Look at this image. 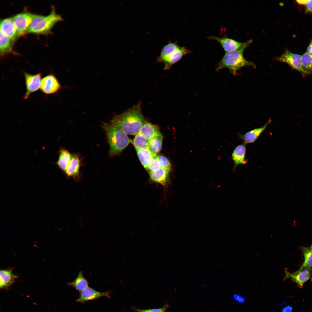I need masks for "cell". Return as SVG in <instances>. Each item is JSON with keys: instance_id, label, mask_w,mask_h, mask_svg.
Here are the masks:
<instances>
[{"instance_id": "cell-2", "label": "cell", "mask_w": 312, "mask_h": 312, "mask_svg": "<svg viewBox=\"0 0 312 312\" xmlns=\"http://www.w3.org/2000/svg\"><path fill=\"white\" fill-rule=\"evenodd\" d=\"M102 126L109 145L110 155H118L131 142L126 133L112 124L104 123Z\"/></svg>"}, {"instance_id": "cell-36", "label": "cell", "mask_w": 312, "mask_h": 312, "mask_svg": "<svg viewBox=\"0 0 312 312\" xmlns=\"http://www.w3.org/2000/svg\"><path fill=\"white\" fill-rule=\"evenodd\" d=\"M235 298L238 301H240L241 300V301H242L243 300L242 298L239 296H235Z\"/></svg>"}, {"instance_id": "cell-5", "label": "cell", "mask_w": 312, "mask_h": 312, "mask_svg": "<svg viewBox=\"0 0 312 312\" xmlns=\"http://www.w3.org/2000/svg\"><path fill=\"white\" fill-rule=\"evenodd\" d=\"M34 15L29 12H25L17 14L12 18L18 36L26 33Z\"/></svg>"}, {"instance_id": "cell-32", "label": "cell", "mask_w": 312, "mask_h": 312, "mask_svg": "<svg viewBox=\"0 0 312 312\" xmlns=\"http://www.w3.org/2000/svg\"><path fill=\"white\" fill-rule=\"evenodd\" d=\"M305 10L307 13L312 14V0H309L305 5Z\"/></svg>"}, {"instance_id": "cell-28", "label": "cell", "mask_w": 312, "mask_h": 312, "mask_svg": "<svg viewBox=\"0 0 312 312\" xmlns=\"http://www.w3.org/2000/svg\"><path fill=\"white\" fill-rule=\"evenodd\" d=\"M149 140L141 135L138 133L133 141V144L136 150L148 148Z\"/></svg>"}, {"instance_id": "cell-12", "label": "cell", "mask_w": 312, "mask_h": 312, "mask_svg": "<svg viewBox=\"0 0 312 312\" xmlns=\"http://www.w3.org/2000/svg\"><path fill=\"white\" fill-rule=\"evenodd\" d=\"M103 296L110 298L109 292H100L88 287L80 292L79 296L77 301L83 303Z\"/></svg>"}, {"instance_id": "cell-34", "label": "cell", "mask_w": 312, "mask_h": 312, "mask_svg": "<svg viewBox=\"0 0 312 312\" xmlns=\"http://www.w3.org/2000/svg\"><path fill=\"white\" fill-rule=\"evenodd\" d=\"M307 52L312 55V40L307 48Z\"/></svg>"}, {"instance_id": "cell-20", "label": "cell", "mask_w": 312, "mask_h": 312, "mask_svg": "<svg viewBox=\"0 0 312 312\" xmlns=\"http://www.w3.org/2000/svg\"><path fill=\"white\" fill-rule=\"evenodd\" d=\"M301 64L302 75L311 74L312 73V55L307 51L301 55Z\"/></svg>"}, {"instance_id": "cell-8", "label": "cell", "mask_w": 312, "mask_h": 312, "mask_svg": "<svg viewBox=\"0 0 312 312\" xmlns=\"http://www.w3.org/2000/svg\"><path fill=\"white\" fill-rule=\"evenodd\" d=\"M61 88L57 78L53 74L47 75L41 80L40 89L44 93L50 94L57 92Z\"/></svg>"}, {"instance_id": "cell-13", "label": "cell", "mask_w": 312, "mask_h": 312, "mask_svg": "<svg viewBox=\"0 0 312 312\" xmlns=\"http://www.w3.org/2000/svg\"><path fill=\"white\" fill-rule=\"evenodd\" d=\"M271 122L272 120L270 118L262 126L253 129L243 135L240 134L239 136L246 144L253 143L257 140L260 135Z\"/></svg>"}, {"instance_id": "cell-21", "label": "cell", "mask_w": 312, "mask_h": 312, "mask_svg": "<svg viewBox=\"0 0 312 312\" xmlns=\"http://www.w3.org/2000/svg\"><path fill=\"white\" fill-rule=\"evenodd\" d=\"M0 33V54L1 56H3L12 51L13 40L1 31Z\"/></svg>"}, {"instance_id": "cell-18", "label": "cell", "mask_w": 312, "mask_h": 312, "mask_svg": "<svg viewBox=\"0 0 312 312\" xmlns=\"http://www.w3.org/2000/svg\"><path fill=\"white\" fill-rule=\"evenodd\" d=\"M169 172L161 168L157 170L150 172L149 174L150 180L165 187L168 183Z\"/></svg>"}, {"instance_id": "cell-16", "label": "cell", "mask_w": 312, "mask_h": 312, "mask_svg": "<svg viewBox=\"0 0 312 312\" xmlns=\"http://www.w3.org/2000/svg\"><path fill=\"white\" fill-rule=\"evenodd\" d=\"M81 164V160L78 155L76 154L72 155L65 172L66 175L69 177L78 179Z\"/></svg>"}, {"instance_id": "cell-33", "label": "cell", "mask_w": 312, "mask_h": 312, "mask_svg": "<svg viewBox=\"0 0 312 312\" xmlns=\"http://www.w3.org/2000/svg\"><path fill=\"white\" fill-rule=\"evenodd\" d=\"M293 308L290 306H288L284 307L282 310V312H292Z\"/></svg>"}, {"instance_id": "cell-22", "label": "cell", "mask_w": 312, "mask_h": 312, "mask_svg": "<svg viewBox=\"0 0 312 312\" xmlns=\"http://www.w3.org/2000/svg\"><path fill=\"white\" fill-rule=\"evenodd\" d=\"M59 155L57 164L61 170L65 172L72 155L68 151L64 148L61 149Z\"/></svg>"}, {"instance_id": "cell-19", "label": "cell", "mask_w": 312, "mask_h": 312, "mask_svg": "<svg viewBox=\"0 0 312 312\" xmlns=\"http://www.w3.org/2000/svg\"><path fill=\"white\" fill-rule=\"evenodd\" d=\"M18 278L12 272L8 269L1 270L0 272V287L1 288L7 287L12 284Z\"/></svg>"}, {"instance_id": "cell-11", "label": "cell", "mask_w": 312, "mask_h": 312, "mask_svg": "<svg viewBox=\"0 0 312 312\" xmlns=\"http://www.w3.org/2000/svg\"><path fill=\"white\" fill-rule=\"evenodd\" d=\"M191 51L184 47L179 46L173 52L166 57L162 62L164 63V69L168 70L172 66L179 61L185 55Z\"/></svg>"}, {"instance_id": "cell-29", "label": "cell", "mask_w": 312, "mask_h": 312, "mask_svg": "<svg viewBox=\"0 0 312 312\" xmlns=\"http://www.w3.org/2000/svg\"><path fill=\"white\" fill-rule=\"evenodd\" d=\"M160 168L158 156L156 155L149 161L146 169L150 172L157 170Z\"/></svg>"}, {"instance_id": "cell-25", "label": "cell", "mask_w": 312, "mask_h": 312, "mask_svg": "<svg viewBox=\"0 0 312 312\" xmlns=\"http://www.w3.org/2000/svg\"><path fill=\"white\" fill-rule=\"evenodd\" d=\"M304 257V260L301 267L297 271L299 272L304 268H312V243L308 247L301 248Z\"/></svg>"}, {"instance_id": "cell-24", "label": "cell", "mask_w": 312, "mask_h": 312, "mask_svg": "<svg viewBox=\"0 0 312 312\" xmlns=\"http://www.w3.org/2000/svg\"><path fill=\"white\" fill-rule=\"evenodd\" d=\"M68 285L81 292L88 287V283L84 276L82 272L80 271L77 276L72 282L68 283Z\"/></svg>"}, {"instance_id": "cell-17", "label": "cell", "mask_w": 312, "mask_h": 312, "mask_svg": "<svg viewBox=\"0 0 312 312\" xmlns=\"http://www.w3.org/2000/svg\"><path fill=\"white\" fill-rule=\"evenodd\" d=\"M138 133L148 140L155 137L162 135L156 126L147 121H145Z\"/></svg>"}, {"instance_id": "cell-23", "label": "cell", "mask_w": 312, "mask_h": 312, "mask_svg": "<svg viewBox=\"0 0 312 312\" xmlns=\"http://www.w3.org/2000/svg\"><path fill=\"white\" fill-rule=\"evenodd\" d=\"M136 151L139 160L146 169L149 161L157 154L153 153L148 148L139 149Z\"/></svg>"}, {"instance_id": "cell-15", "label": "cell", "mask_w": 312, "mask_h": 312, "mask_svg": "<svg viewBox=\"0 0 312 312\" xmlns=\"http://www.w3.org/2000/svg\"><path fill=\"white\" fill-rule=\"evenodd\" d=\"M246 144L244 143L237 146L234 150L231 158L234 162V169L240 164H245L248 161L245 159L246 154Z\"/></svg>"}, {"instance_id": "cell-14", "label": "cell", "mask_w": 312, "mask_h": 312, "mask_svg": "<svg viewBox=\"0 0 312 312\" xmlns=\"http://www.w3.org/2000/svg\"><path fill=\"white\" fill-rule=\"evenodd\" d=\"M0 31L13 40L18 36L12 18H7L1 21Z\"/></svg>"}, {"instance_id": "cell-7", "label": "cell", "mask_w": 312, "mask_h": 312, "mask_svg": "<svg viewBox=\"0 0 312 312\" xmlns=\"http://www.w3.org/2000/svg\"><path fill=\"white\" fill-rule=\"evenodd\" d=\"M26 91L24 99H26L33 93L40 88L41 81V74L40 73L33 75L24 72Z\"/></svg>"}, {"instance_id": "cell-10", "label": "cell", "mask_w": 312, "mask_h": 312, "mask_svg": "<svg viewBox=\"0 0 312 312\" xmlns=\"http://www.w3.org/2000/svg\"><path fill=\"white\" fill-rule=\"evenodd\" d=\"M311 269L304 268L301 271L291 273L285 269L284 279L291 278L300 288H302L304 283L309 280L311 276Z\"/></svg>"}, {"instance_id": "cell-27", "label": "cell", "mask_w": 312, "mask_h": 312, "mask_svg": "<svg viewBox=\"0 0 312 312\" xmlns=\"http://www.w3.org/2000/svg\"><path fill=\"white\" fill-rule=\"evenodd\" d=\"M162 135L155 137L148 141V148L153 153L157 154L161 149L163 140Z\"/></svg>"}, {"instance_id": "cell-9", "label": "cell", "mask_w": 312, "mask_h": 312, "mask_svg": "<svg viewBox=\"0 0 312 312\" xmlns=\"http://www.w3.org/2000/svg\"><path fill=\"white\" fill-rule=\"evenodd\" d=\"M301 56V55L286 50L282 55L276 57V60L287 64L302 74Z\"/></svg>"}, {"instance_id": "cell-30", "label": "cell", "mask_w": 312, "mask_h": 312, "mask_svg": "<svg viewBox=\"0 0 312 312\" xmlns=\"http://www.w3.org/2000/svg\"><path fill=\"white\" fill-rule=\"evenodd\" d=\"M158 159L161 168L170 171L171 169V166L168 159L164 156L160 155L158 156Z\"/></svg>"}, {"instance_id": "cell-26", "label": "cell", "mask_w": 312, "mask_h": 312, "mask_svg": "<svg viewBox=\"0 0 312 312\" xmlns=\"http://www.w3.org/2000/svg\"><path fill=\"white\" fill-rule=\"evenodd\" d=\"M179 46L176 42H169L162 49L160 54L157 59L158 62H162L164 59L173 52Z\"/></svg>"}, {"instance_id": "cell-4", "label": "cell", "mask_w": 312, "mask_h": 312, "mask_svg": "<svg viewBox=\"0 0 312 312\" xmlns=\"http://www.w3.org/2000/svg\"><path fill=\"white\" fill-rule=\"evenodd\" d=\"M62 20L61 16L56 13L53 8L48 15L35 14L26 33L48 34L56 23Z\"/></svg>"}, {"instance_id": "cell-1", "label": "cell", "mask_w": 312, "mask_h": 312, "mask_svg": "<svg viewBox=\"0 0 312 312\" xmlns=\"http://www.w3.org/2000/svg\"><path fill=\"white\" fill-rule=\"evenodd\" d=\"M140 104L133 107L121 114L115 116L111 124L127 134L136 135L145 123Z\"/></svg>"}, {"instance_id": "cell-31", "label": "cell", "mask_w": 312, "mask_h": 312, "mask_svg": "<svg viewBox=\"0 0 312 312\" xmlns=\"http://www.w3.org/2000/svg\"><path fill=\"white\" fill-rule=\"evenodd\" d=\"M166 307H164L162 308L159 309H135V310L137 312H164L166 309Z\"/></svg>"}, {"instance_id": "cell-6", "label": "cell", "mask_w": 312, "mask_h": 312, "mask_svg": "<svg viewBox=\"0 0 312 312\" xmlns=\"http://www.w3.org/2000/svg\"><path fill=\"white\" fill-rule=\"evenodd\" d=\"M209 39L215 40L218 42L226 52L246 48L252 43L250 40L245 42H241L234 39L226 37H218L214 36L208 37Z\"/></svg>"}, {"instance_id": "cell-37", "label": "cell", "mask_w": 312, "mask_h": 312, "mask_svg": "<svg viewBox=\"0 0 312 312\" xmlns=\"http://www.w3.org/2000/svg\"><path fill=\"white\" fill-rule=\"evenodd\" d=\"M311 282H312V277H311Z\"/></svg>"}, {"instance_id": "cell-35", "label": "cell", "mask_w": 312, "mask_h": 312, "mask_svg": "<svg viewBox=\"0 0 312 312\" xmlns=\"http://www.w3.org/2000/svg\"><path fill=\"white\" fill-rule=\"evenodd\" d=\"M297 2L299 4L302 5H306L308 3L309 0H296Z\"/></svg>"}, {"instance_id": "cell-3", "label": "cell", "mask_w": 312, "mask_h": 312, "mask_svg": "<svg viewBox=\"0 0 312 312\" xmlns=\"http://www.w3.org/2000/svg\"><path fill=\"white\" fill-rule=\"evenodd\" d=\"M246 48L226 52L223 57L218 64L216 68L218 71L224 68L229 69L233 75H238L237 71L244 66H252L255 67L254 63L244 57L243 53Z\"/></svg>"}]
</instances>
